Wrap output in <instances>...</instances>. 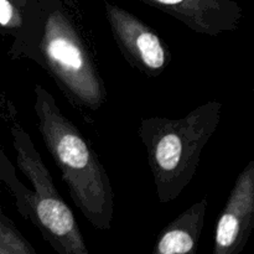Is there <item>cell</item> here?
I'll list each match as a JSON object with an SVG mask.
<instances>
[{
  "mask_svg": "<svg viewBox=\"0 0 254 254\" xmlns=\"http://www.w3.org/2000/svg\"><path fill=\"white\" fill-rule=\"evenodd\" d=\"M11 60L39 64L78 109L99 111L108 99L86 21L57 0H30L24 26L12 40Z\"/></svg>",
  "mask_w": 254,
  "mask_h": 254,
  "instance_id": "1",
  "label": "cell"
},
{
  "mask_svg": "<svg viewBox=\"0 0 254 254\" xmlns=\"http://www.w3.org/2000/svg\"><path fill=\"white\" fill-rule=\"evenodd\" d=\"M34 111L41 138L61 171L69 196L83 217L101 231L111 230L114 191L106 168L87 136L60 109L41 84L34 88Z\"/></svg>",
  "mask_w": 254,
  "mask_h": 254,
  "instance_id": "2",
  "label": "cell"
},
{
  "mask_svg": "<svg viewBox=\"0 0 254 254\" xmlns=\"http://www.w3.org/2000/svg\"><path fill=\"white\" fill-rule=\"evenodd\" d=\"M222 108L220 101H208L181 118L140 119L138 136L161 205L178 198L193 180L203 149L218 128Z\"/></svg>",
  "mask_w": 254,
  "mask_h": 254,
  "instance_id": "3",
  "label": "cell"
},
{
  "mask_svg": "<svg viewBox=\"0 0 254 254\" xmlns=\"http://www.w3.org/2000/svg\"><path fill=\"white\" fill-rule=\"evenodd\" d=\"M7 113V126L19 170L31 188L25 198L22 217L29 220L42 238L60 254H88L76 217L55 186L54 179L45 165L34 141L15 118L14 108Z\"/></svg>",
  "mask_w": 254,
  "mask_h": 254,
  "instance_id": "4",
  "label": "cell"
},
{
  "mask_svg": "<svg viewBox=\"0 0 254 254\" xmlns=\"http://www.w3.org/2000/svg\"><path fill=\"white\" fill-rule=\"evenodd\" d=\"M106 16L117 47L134 69L151 78L165 72L171 52L153 27L117 5H106Z\"/></svg>",
  "mask_w": 254,
  "mask_h": 254,
  "instance_id": "5",
  "label": "cell"
},
{
  "mask_svg": "<svg viewBox=\"0 0 254 254\" xmlns=\"http://www.w3.org/2000/svg\"><path fill=\"white\" fill-rule=\"evenodd\" d=\"M254 228V160L245 166L232 186L213 232V254H240Z\"/></svg>",
  "mask_w": 254,
  "mask_h": 254,
  "instance_id": "6",
  "label": "cell"
},
{
  "mask_svg": "<svg viewBox=\"0 0 254 254\" xmlns=\"http://www.w3.org/2000/svg\"><path fill=\"white\" fill-rule=\"evenodd\" d=\"M208 207L207 196L181 212L159 233L153 254H193L197 252L201 235L205 227Z\"/></svg>",
  "mask_w": 254,
  "mask_h": 254,
  "instance_id": "7",
  "label": "cell"
},
{
  "mask_svg": "<svg viewBox=\"0 0 254 254\" xmlns=\"http://www.w3.org/2000/svg\"><path fill=\"white\" fill-rule=\"evenodd\" d=\"M36 250L9 217H0V254H35Z\"/></svg>",
  "mask_w": 254,
  "mask_h": 254,
  "instance_id": "8",
  "label": "cell"
},
{
  "mask_svg": "<svg viewBox=\"0 0 254 254\" xmlns=\"http://www.w3.org/2000/svg\"><path fill=\"white\" fill-rule=\"evenodd\" d=\"M0 181L14 196L17 210L21 213V216L24 215L25 198L29 193V188L21 183L16 174V169L1 148H0Z\"/></svg>",
  "mask_w": 254,
  "mask_h": 254,
  "instance_id": "9",
  "label": "cell"
},
{
  "mask_svg": "<svg viewBox=\"0 0 254 254\" xmlns=\"http://www.w3.org/2000/svg\"><path fill=\"white\" fill-rule=\"evenodd\" d=\"M0 217H7L6 215H5L4 212H2V210H1V207H0Z\"/></svg>",
  "mask_w": 254,
  "mask_h": 254,
  "instance_id": "10",
  "label": "cell"
}]
</instances>
